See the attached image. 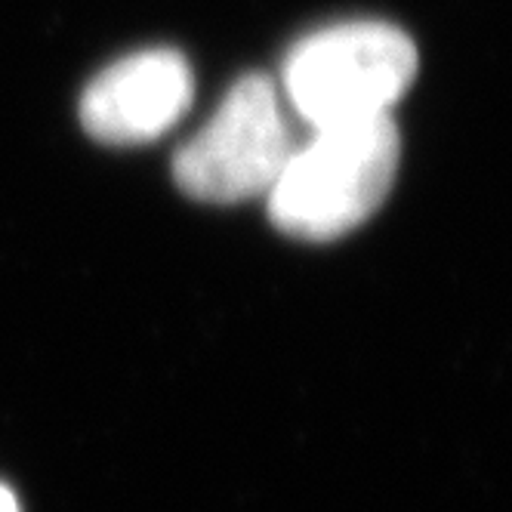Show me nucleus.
Segmentation results:
<instances>
[{"mask_svg":"<svg viewBox=\"0 0 512 512\" xmlns=\"http://www.w3.org/2000/svg\"><path fill=\"white\" fill-rule=\"evenodd\" d=\"M398 158L401 139L389 115L315 127L269 189L275 229L303 241L343 238L386 201Z\"/></svg>","mask_w":512,"mask_h":512,"instance_id":"nucleus-1","label":"nucleus"},{"mask_svg":"<svg viewBox=\"0 0 512 512\" xmlns=\"http://www.w3.org/2000/svg\"><path fill=\"white\" fill-rule=\"evenodd\" d=\"M417 47L389 22H343L303 38L284 62V96L315 130L392 112L417 78Z\"/></svg>","mask_w":512,"mask_h":512,"instance_id":"nucleus-2","label":"nucleus"},{"mask_svg":"<svg viewBox=\"0 0 512 512\" xmlns=\"http://www.w3.org/2000/svg\"><path fill=\"white\" fill-rule=\"evenodd\" d=\"M294 149L275 84L247 75L176 152L173 179L195 201L238 204L269 195Z\"/></svg>","mask_w":512,"mask_h":512,"instance_id":"nucleus-3","label":"nucleus"},{"mask_svg":"<svg viewBox=\"0 0 512 512\" xmlns=\"http://www.w3.org/2000/svg\"><path fill=\"white\" fill-rule=\"evenodd\" d=\"M195 78L186 56L158 47L108 65L81 96L84 130L108 145H136L164 136L189 112Z\"/></svg>","mask_w":512,"mask_h":512,"instance_id":"nucleus-4","label":"nucleus"},{"mask_svg":"<svg viewBox=\"0 0 512 512\" xmlns=\"http://www.w3.org/2000/svg\"><path fill=\"white\" fill-rule=\"evenodd\" d=\"M0 512H19V500L7 485H0Z\"/></svg>","mask_w":512,"mask_h":512,"instance_id":"nucleus-5","label":"nucleus"}]
</instances>
